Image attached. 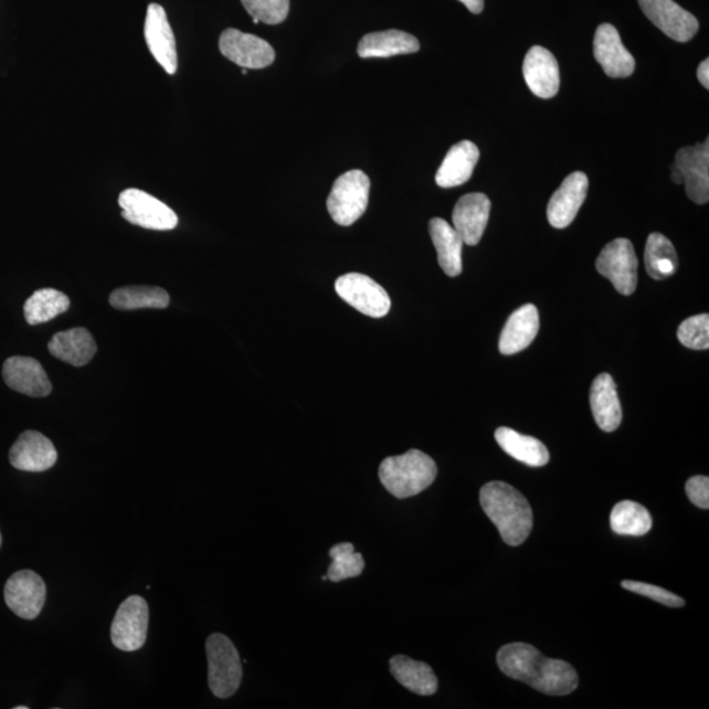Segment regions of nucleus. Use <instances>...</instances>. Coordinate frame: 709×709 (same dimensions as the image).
I'll list each match as a JSON object with an SVG mask.
<instances>
[{"label": "nucleus", "mask_w": 709, "mask_h": 709, "mask_svg": "<svg viewBox=\"0 0 709 709\" xmlns=\"http://www.w3.org/2000/svg\"><path fill=\"white\" fill-rule=\"evenodd\" d=\"M497 664L505 676L552 697H565L579 687V674L572 665L544 657L530 644L505 645L498 652Z\"/></svg>", "instance_id": "1"}, {"label": "nucleus", "mask_w": 709, "mask_h": 709, "mask_svg": "<svg viewBox=\"0 0 709 709\" xmlns=\"http://www.w3.org/2000/svg\"><path fill=\"white\" fill-rule=\"evenodd\" d=\"M479 504L498 528L506 544L518 547L530 537L533 512L520 491L502 482H491L479 490Z\"/></svg>", "instance_id": "2"}, {"label": "nucleus", "mask_w": 709, "mask_h": 709, "mask_svg": "<svg viewBox=\"0 0 709 709\" xmlns=\"http://www.w3.org/2000/svg\"><path fill=\"white\" fill-rule=\"evenodd\" d=\"M436 476L435 462L420 449H410L406 454L387 457L379 468L382 486L399 499L419 496L433 485Z\"/></svg>", "instance_id": "3"}, {"label": "nucleus", "mask_w": 709, "mask_h": 709, "mask_svg": "<svg viewBox=\"0 0 709 709\" xmlns=\"http://www.w3.org/2000/svg\"><path fill=\"white\" fill-rule=\"evenodd\" d=\"M208 684L215 698L227 699L239 691L242 663L233 642L225 635L213 634L205 643Z\"/></svg>", "instance_id": "4"}, {"label": "nucleus", "mask_w": 709, "mask_h": 709, "mask_svg": "<svg viewBox=\"0 0 709 709\" xmlns=\"http://www.w3.org/2000/svg\"><path fill=\"white\" fill-rule=\"evenodd\" d=\"M371 180L363 171L351 170L332 184L328 211L340 226H351L364 214L370 199Z\"/></svg>", "instance_id": "5"}, {"label": "nucleus", "mask_w": 709, "mask_h": 709, "mask_svg": "<svg viewBox=\"0 0 709 709\" xmlns=\"http://www.w3.org/2000/svg\"><path fill=\"white\" fill-rule=\"evenodd\" d=\"M121 215L130 224L150 231H172L178 225V215L151 194L141 190H125L118 197Z\"/></svg>", "instance_id": "6"}, {"label": "nucleus", "mask_w": 709, "mask_h": 709, "mask_svg": "<svg viewBox=\"0 0 709 709\" xmlns=\"http://www.w3.org/2000/svg\"><path fill=\"white\" fill-rule=\"evenodd\" d=\"M149 606L142 596L125 600L110 625V642L121 652L141 649L148 637Z\"/></svg>", "instance_id": "7"}, {"label": "nucleus", "mask_w": 709, "mask_h": 709, "mask_svg": "<svg viewBox=\"0 0 709 709\" xmlns=\"http://www.w3.org/2000/svg\"><path fill=\"white\" fill-rule=\"evenodd\" d=\"M638 261L629 240L617 239L602 250L596 269L613 283L618 294L631 296L637 288Z\"/></svg>", "instance_id": "8"}, {"label": "nucleus", "mask_w": 709, "mask_h": 709, "mask_svg": "<svg viewBox=\"0 0 709 709\" xmlns=\"http://www.w3.org/2000/svg\"><path fill=\"white\" fill-rule=\"evenodd\" d=\"M336 290L345 303L368 317H385L392 307L387 290L363 274L340 276L336 282Z\"/></svg>", "instance_id": "9"}, {"label": "nucleus", "mask_w": 709, "mask_h": 709, "mask_svg": "<svg viewBox=\"0 0 709 709\" xmlns=\"http://www.w3.org/2000/svg\"><path fill=\"white\" fill-rule=\"evenodd\" d=\"M4 601L13 614L33 621L44 609L45 582L33 570H20L6 582Z\"/></svg>", "instance_id": "10"}, {"label": "nucleus", "mask_w": 709, "mask_h": 709, "mask_svg": "<svg viewBox=\"0 0 709 709\" xmlns=\"http://www.w3.org/2000/svg\"><path fill=\"white\" fill-rule=\"evenodd\" d=\"M219 46L222 55L229 61L253 71L273 65L276 57L274 47L266 40L234 28L222 32Z\"/></svg>", "instance_id": "11"}, {"label": "nucleus", "mask_w": 709, "mask_h": 709, "mask_svg": "<svg viewBox=\"0 0 709 709\" xmlns=\"http://www.w3.org/2000/svg\"><path fill=\"white\" fill-rule=\"evenodd\" d=\"M638 4L653 24L678 43H687L698 33V19L673 0H638Z\"/></svg>", "instance_id": "12"}, {"label": "nucleus", "mask_w": 709, "mask_h": 709, "mask_svg": "<svg viewBox=\"0 0 709 709\" xmlns=\"http://www.w3.org/2000/svg\"><path fill=\"white\" fill-rule=\"evenodd\" d=\"M145 40L149 51L167 74L178 71L176 36L161 4L151 3L145 19Z\"/></svg>", "instance_id": "13"}, {"label": "nucleus", "mask_w": 709, "mask_h": 709, "mask_svg": "<svg viewBox=\"0 0 709 709\" xmlns=\"http://www.w3.org/2000/svg\"><path fill=\"white\" fill-rule=\"evenodd\" d=\"M682 176L688 199L697 204L709 200V141L687 146L677 152L676 163Z\"/></svg>", "instance_id": "14"}, {"label": "nucleus", "mask_w": 709, "mask_h": 709, "mask_svg": "<svg viewBox=\"0 0 709 709\" xmlns=\"http://www.w3.org/2000/svg\"><path fill=\"white\" fill-rule=\"evenodd\" d=\"M594 55L610 78H627L634 74L636 62L622 43L621 34L611 24L597 27L594 38Z\"/></svg>", "instance_id": "15"}, {"label": "nucleus", "mask_w": 709, "mask_h": 709, "mask_svg": "<svg viewBox=\"0 0 709 709\" xmlns=\"http://www.w3.org/2000/svg\"><path fill=\"white\" fill-rule=\"evenodd\" d=\"M57 461L54 444L39 431H25L10 449L12 467L23 472H45L53 468Z\"/></svg>", "instance_id": "16"}, {"label": "nucleus", "mask_w": 709, "mask_h": 709, "mask_svg": "<svg viewBox=\"0 0 709 709\" xmlns=\"http://www.w3.org/2000/svg\"><path fill=\"white\" fill-rule=\"evenodd\" d=\"M589 190L586 173L575 171L562 182L560 189L549 200L547 215L549 224L555 229L568 227L585 203Z\"/></svg>", "instance_id": "17"}, {"label": "nucleus", "mask_w": 709, "mask_h": 709, "mask_svg": "<svg viewBox=\"0 0 709 709\" xmlns=\"http://www.w3.org/2000/svg\"><path fill=\"white\" fill-rule=\"evenodd\" d=\"M491 203L484 193H468L457 201L452 222L465 245L476 246L488 226Z\"/></svg>", "instance_id": "18"}, {"label": "nucleus", "mask_w": 709, "mask_h": 709, "mask_svg": "<svg viewBox=\"0 0 709 709\" xmlns=\"http://www.w3.org/2000/svg\"><path fill=\"white\" fill-rule=\"evenodd\" d=\"M3 379L12 391L30 395V398H46L52 393V382L36 359L12 357L3 364Z\"/></svg>", "instance_id": "19"}, {"label": "nucleus", "mask_w": 709, "mask_h": 709, "mask_svg": "<svg viewBox=\"0 0 709 709\" xmlns=\"http://www.w3.org/2000/svg\"><path fill=\"white\" fill-rule=\"evenodd\" d=\"M523 75L527 86L541 99H551L560 88V68L554 55L543 46H532L526 54Z\"/></svg>", "instance_id": "20"}, {"label": "nucleus", "mask_w": 709, "mask_h": 709, "mask_svg": "<svg viewBox=\"0 0 709 709\" xmlns=\"http://www.w3.org/2000/svg\"><path fill=\"white\" fill-rule=\"evenodd\" d=\"M591 410L596 425L606 433H613L621 426L623 412L618 400L617 388L609 373H602L593 382L590 391Z\"/></svg>", "instance_id": "21"}, {"label": "nucleus", "mask_w": 709, "mask_h": 709, "mask_svg": "<svg viewBox=\"0 0 709 709\" xmlns=\"http://www.w3.org/2000/svg\"><path fill=\"white\" fill-rule=\"evenodd\" d=\"M539 311L532 304L514 311L499 338V351L514 354L527 349L539 332Z\"/></svg>", "instance_id": "22"}, {"label": "nucleus", "mask_w": 709, "mask_h": 709, "mask_svg": "<svg viewBox=\"0 0 709 709\" xmlns=\"http://www.w3.org/2000/svg\"><path fill=\"white\" fill-rule=\"evenodd\" d=\"M478 159L479 150L475 144L462 141L452 146L436 172V184L442 189H452V187L467 183Z\"/></svg>", "instance_id": "23"}, {"label": "nucleus", "mask_w": 709, "mask_h": 709, "mask_svg": "<svg viewBox=\"0 0 709 709\" xmlns=\"http://www.w3.org/2000/svg\"><path fill=\"white\" fill-rule=\"evenodd\" d=\"M420 49V41L413 34L389 30L366 34L358 45V54L361 59H388L416 53Z\"/></svg>", "instance_id": "24"}, {"label": "nucleus", "mask_w": 709, "mask_h": 709, "mask_svg": "<svg viewBox=\"0 0 709 709\" xmlns=\"http://www.w3.org/2000/svg\"><path fill=\"white\" fill-rule=\"evenodd\" d=\"M47 349L54 358L74 367H83L93 360L97 346L92 332L75 328L55 334Z\"/></svg>", "instance_id": "25"}, {"label": "nucleus", "mask_w": 709, "mask_h": 709, "mask_svg": "<svg viewBox=\"0 0 709 709\" xmlns=\"http://www.w3.org/2000/svg\"><path fill=\"white\" fill-rule=\"evenodd\" d=\"M430 235L434 242L440 266L451 277L463 273V245L462 236L446 220L433 219L430 221Z\"/></svg>", "instance_id": "26"}, {"label": "nucleus", "mask_w": 709, "mask_h": 709, "mask_svg": "<svg viewBox=\"0 0 709 709\" xmlns=\"http://www.w3.org/2000/svg\"><path fill=\"white\" fill-rule=\"evenodd\" d=\"M389 669L401 686L408 688L409 691L421 695V697H431L440 686L430 665L415 662L406 656L392 657L389 662Z\"/></svg>", "instance_id": "27"}, {"label": "nucleus", "mask_w": 709, "mask_h": 709, "mask_svg": "<svg viewBox=\"0 0 709 709\" xmlns=\"http://www.w3.org/2000/svg\"><path fill=\"white\" fill-rule=\"evenodd\" d=\"M496 441L507 455L528 467H544L549 463V452L537 437L521 435L509 427H499Z\"/></svg>", "instance_id": "28"}, {"label": "nucleus", "mask_w": 709, "mask_h": 709, "mask_svg": "<svg viewBox=\"0 0 709 709\" xmlns=\"http://www.w3.org/2000/svg\"><path fill=\"white\" fill-rule=\"evenodd\" d=\"M71 308V298L64 292L44 288L34 292L24 304L25 321L32 326L52 321Z\"/></svg>", "instance_id": "29"}, {"label": "nucleus", "mask_w": 709, "mask_h": 709, "mask_svg": "<svg viewBox=\"0 0 709 709\" xmlns=\"http://www.w3.org/2000/svg\"><path fill=\"white\" fill-rule=\"evenodd\" d=\"M645 267L655 281H664L677 273L678 255L665 235L653 233L645 247Z\"/></svg>", "instance_id": "30"}, {"label": "nucleus", "mask_w": 709, "mask_h": 709, "mask_svg": "<svg viewBox=\"0 0 709 709\" xmlns=\"http://www.w3.org/2000/svg\"><path fill=\"white\" fill-rule=\"evenodd\" d=\"M610 526L617 535L643 537L652 530L653 519L643 505L623 500L611 511Z\"/></svg>", "instance_id": "31"}, {"label": "nucleus", "mask_w": 709, "mask_h": 709, "mask_svg": "<svg viewBox=\"0 0 709 709\" xmlns=\"http://www.w3.org/2000/svg\"><path fill=\"white\" fill-rule=\"evenodd\" d=\"M109 303L120 310L165 309L169 307L170 296L158 287H124L110 294Z\"/></svg>", "instance_id": "32"}, {"label": "nucleus", "mask_w": 709, "mask_h": 709, "mask_svg": "<svg viewBox=\"0 0 709 709\" xmlns=\"http://www.w3.org/2000/svg\"><path fill=\"white\" fill-rule=\"evenodd\" d=\"M329 555L331 564L328 569V579L331 582H340L349 579H354L363 573L366 562L363 555L354 552V547L351 543H340L334 546Z\"/></svg>", "instance_id": "33"}, {"label": "nucleus", "mask_w": 709, "mask_h": 709, "mask_svg": "<svg viewBox=\"0 0 709 709\" xmlns=\"http://www.w3.org/2000/svg\"><path fill=\"white\" fill-rule=\"evenodd\" d=\"M248 15L260 23L276 25L289 13V0H241Z\"/></svg>", "instance_id": "34"}, {"label": "nucleus", "mask_w": 709, "mask_h": 709, "mask_svg": "<svg viewBox=\"0 0 709 709\" xmlns=\"http://www.w3.org/2000/svg\"><path fill=\"white\" fill-rule=\"evenodd\" d=\"M679 342L691 350L709 349V316L699 315L687 318L678 329Z\"/></svg>", "instance_id": "35"}, {"label": "nucleus", "mask_w": 709, "mask_h": 709, "mask_svg": "<svg viewBox=\"0 0 709 709\" xmlns=\"http://www.w3.org/2000/svg\"><path fill=\"white\" fill-rule=\"evenodd\" d=\"M622 586L623 589L631 591V593L649 597V600L665 604L667 607L679 609L684 607L686 604L684 597L673 594L670 591L663 588L650 585V583L623 581Z\"/></svg>", "instance_id": "36"}, {"label": "nucleus", "mask_w": 709, "mask_h": 709, "mask_svg": "<svg viewBox=\"0 0 709 709\" xmlns=\"http://www.w3.org/2000/svg\"><path fill=\"white\" fill-rule=\"evenodd\" d=\"M686 493L699 509H709V478L707 476H695L688 479Z\"/></svg>", "instance_id": "37"}, {"label": "nucleus", "mask_w": 709, "mask_h": 709, "mask_svg": "<svg viewBox=\"0 0 709 709\" xmlns=\"http://www.w3.org/2000/svg\"><path fill=\"white\" fill-rule=\"evenodd\" d=\"M698 78L707 89L709 88V61L705 60L698 67Z\"/></svg>", "instance_id": "38"}, {"label": "nucleus", "mask_w": 709, "mask_h": 709, "mask_svg": "<svg viewBox=\"0 0 709 709\" xmlns=\"http://www.w3.org/2000/svg\"><path fill=\"white\" fill-rule=\"evenodd\" d=\"M472 13H482L484 11L485 0H461Z\"/></svg>", "instance_id": "39"}, {"label": "nucleus", "mask_w": 709, "mask_h": 709, "mask_svg": "<svg viewBox=\"0 0 709 709\" xmlns=\"http://www.w3.org/2000/svg\"><path fill=\"white\" fill-rule=\"evenodd\" d=\"M242 74L246 75L247 74V68H242Z\"/></svg>", "instance_id": "40"}, {"label": "nucleus", "mask_w": 709, "mask_h": 709, "mask_svg": "<svg viewBox=\"0 0 709 709\" xmlns=\"http://www.w3.org/2000/svg\"><path fill=\"white\" fill-rule=\"evenodd\" d=\"M15 709H28V707L27 706H20V707H15Z\"/></svg>", "instance_id": "41"}, {"label": "nucleus", "mask_w": 709, "mask_h": 709, "mask_svg": "<svg viewBox=\"0 0 709 709\" xmlns=\"http://www.w3.org/2000/svg\"><path fill=\"white\" fill-rule=\"evenodd\" d=\"M2 533H0V547H2Z\"/></svg>", "instance_id": "42"}, {"label": "nucleus", "mask_w": 709, "mask_h": 709, "mask_svg": "<svg viewBox=\"0 0 709 709\" xmlns=\"http://www.w3.org/2000/svg\"><path fill=\"white\" fill-rule=\"evenodd\" d=\"M322 580H324V581H328V580H329V579H328V575H324V576H322Z\"/></svg>", "instance_id": "43"}]
</instances>
